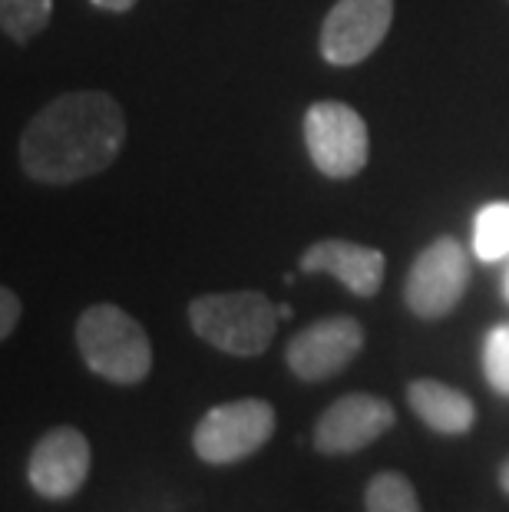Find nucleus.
<instances>
[{
    "mask_svg": "<svg viewBox=\"0 0 509 512\" xmlns=\"http://www.w3.org/2000/svg\"><path fill=\"white\" fill-rule=\"evenodd\" d=\"M123 143L126 116L110 93H67L27 123L20 136V166L37 182L70 185L113 166Z\"/></svg>",
    "mask_w": 509,
    "mask_h": 512,
    "instance_id": "obj_1",
    "label": "nucleus"
},
{
    "mask_svg": "<svg viewBox=\"0 0 509 512\" xmlns=\"http://www.w3.org/2000/svg\"><path fill=\"white\" fill-rule=\"evenodd\" d=\"M278 308L262 291H215L189 304V324L205 344L235 357L268 351L278 331Z\"/></svg>",
    "mask_w": 509,
    "mask_h": 512,
    "instance_id": "obj_2",
    "label": "nucleus"
},
{
    "mask_svg": "<svg viewBox=\"0 0 509 512\" xmlns=\"http://www.w3.org/2000/svg\"><path fill=\"white\" fill-rule=\"evenodd\" d=\"M77 347L86 367L113 384H139L153 370V344L133 314L93 304L77 321Z\"/></svg>",
    "mask_w": 509,
    "mask_h": 512,
    "instance_id": "obj_3",
    "label": "nucleus"
},
{
    "mask_svg": "<svg viewBox=\"0 0 509 512\" xmlns=\"http://www.w3.org/2000/svg\"><path fill=\"white\" fill-rule=\"evenodd\" d=\"M275 433V410L262 397L212 407L192 433V450L212 466H229L258 453Z\"/></svg>",
    "mask_w": 509,
    "mask_h": 512,
    "instance_id": "obj_4",
    "label": "nucleus"
},
{
    "mask_svg": "<svg viewBox=\"0 0 509 512\" xmlns=\"http://www.w3.org/2000/svg\"><path fill=\"white\" fill-rule=\"evenodd\" d=\"M305 143L311 162L328 179H351L367 166V123L348 103L321 100L305 116Z\"/></svg>",
    "mask_w": 509,
    "mask_h": 512,
    "instance_id": "obj_5",
    "label": "nucleus"
},
{
    "mask_svg": "<svg viewBox=\"0 0 509 512\" xmlns=\"http://www.w3.org/2000/svg\"><path fill=\"white\" fill-rule=\"evenodd\" d=\"M470 281V261L457 238H437L417 255L407 275L404 301L424 321L447 318L457 308Z\"/></svg>",
    "mask_w": 509,
    "mask_h": 512,
    "instance_id": "obj_6",
    "label": "nucleus"
},
{
    "mask_svg": "<svg viewBox=\"0 0 509 512\" xmlns=\"http://www.w3.org/2000/svg\"><path fill=\"white\" fill-rule=\"evenodd\" d=\"M394 20V0H338L321 27V57L354 67L381 47Z\"/></svg>",
    "mask_w": 509,
    "mask_h": 512,
    "instance_id": "obj_7",
    "label": "nucleus"
},
{
    "mask_svg": "<svg viewBox=\"0 0 509 512\" xmlns=\"http://www.w3.org/2000/svg\"><path fill=\"white\" fill-rule=\"evenodd\" d=\"M394 407L374 394H344L314 423V450L324 456H348L381 440L394 427Z\"/></svg>",
    "mask_w": 509,
    "mask_h": 512,
    "instance_id": "obj_8",
    "label": "nucleus"
},
{
    "mask_svg": "<svg viewBox=\"0 0 509 512\" xmlns=\"http://www.w3.org/2000/svg\"><path fill=\"white\" fill-rule=\"evenodd\" d=\"M361 347H364V328L354 318H348V314H338V318L314 321L311 328L291 337L285 361L298 380L318 384V380L341 374L361 354Z\"/></svg>",
    "mask_w": 509,
    "mask_h": 512,
    "instance_id": "obj_9",
    "label": "nucleus"
},
{
    "mask_svg": "<svg viewBox=\"0 0 509 512\" xmlns=\"http://www.w3.org/2000/svg\"><path fill=\"white\" fill-rule=\"evenodd\" d=\"M90 473V443L77 427H57L30 453L27 479L43 499H67L86 483Z\"/></svg>",
    "mask_w": 509,
    "mask_h": 512,
    "instance_id": "obj_10",
    "label": "nucleus"
},
{
    "mask_svg": "<svg viewBox=\"0 0 509 512\" xmlns=\"http://www.w3.org/2000/svg\"><path fill=\"white\" fill-rule=\"evenodd\" d=\"M387 258L377 248L344 242V238H328V242L311 245L301 255V271H328L357 298H374L384 281Z\"/></svg>",
    "mask_w": 509,
    "mask_h": 512,
    "instance_id": "obj_11",
    "label": "nucleus"
},
{
    "mask_svg": "<svg viewBox=\"0 0 509 512\" xmlns=\"http://www.w3.org/2000/svg\"><path fill=\"white\" fill-rule=\"evenodd\" d=\"M407 400L430 430L447 433V437H460V433L473 430L476 407H473V400L467 394H460L457 387L424 377L407 387Z\"/></svg>",
    "mask_w": 509,
    "mask_h": 512,
    "instance_id": "obj_12",
    "label": "nucleus"
},
{
    "mask_svg": "<svg viewBox=\"0 0 509 512\" xmlns=\"http://www.w3.org/2000/svg\"><path fill=\"white\" fill-rule=\"evenodd\" d=\"M364 509L367 512H424V509H420L414 483H410V479L404 473H397V470L377 473L371 483H367Z\"/></svg>",
    "mask_w": 509,
    "mask_h": 512,
    "instance_id": "obj_13",
    "label": "nucleus"
},
{
    "mask_svg": "<svg viewBox=\"0 0 509 512\" xmlns=\"http://www.w3.org/2000/svg\"><path fill=\"white\" fill-rule=\"evenodd\" d=\"M473 252L480 261L509 255V202H490L480 209L473 222Z\"/></svg>",
    "mask_w": 509,
    "mask_h": 512,
    "instance_id": "obj_14",
    "label": "nucleus"
},
{
    "mask_svg": "<svg viewBox=\"0 0 509 512\" xmlns=\"http://www.w3.org/2000/svg\"><path fill=\"white\" fill-rule=\"evenodd\" d=\"M53 14V0H0V24L17 43H30L43 34Z\"/></svg>",
    "mask_w": 509,
    "mask_h": 512,
    "instance_id": "obj_15",
    "label": "nucleus"
},
{
    "mask_svg": "<svg viewBox=\"0 0 509 512\" xmlns=\"http://www.w3.org/2000/svg\"><path fill=\"white\" fill-rule=\"evenodd\" d=\"M483 374L500 397H509V324H496L483 341Z\"/></svg>",
    "mask_w": 509,
    "mask_h": 512,
    "instance_id": "obj_16",
    "label": "nucleus"
},
{
    "mask_svg": "<svg viewBox=\"0 0 509 512\" xmlns=\"http://www.w3.org/2000/svg\"><path fill=\"white\" fill-rule=\"evenodd\" d=\"M17 321H20V301H17L14 291L4 288V291H0V337L14 334Z\"/></svg>",
    "mask_w": 509,
    "mask_h": 512,
    "instance_id": "obj_17",
    "label": "nucleus"
},
{
    "mask_svg": "<svg viewBox=\"0 0 509 512\" xmlns=\"http://www.w3.org/2000/svg\"><path fill=\"white\" fill-rule=\"evenodd\" d=\"M93 4L103 7V10H116V14H123V10L136 7V0H93Z\"/></svg>",
    "mask_w": 509,
    "mask_h": 512,
    "instance_id": "obj_18",
    "label": "nucleus"
},
{
    "mask_svg": "<svg viewBox=\"0 0 509 512\" xmlns=\"http://www.w3.org/2000/svg\"><path fill=\"white\" fill-rule=\"evenodd\" d=\"M500 486H503V493L509 496V460L500 466Z\"/></svg>",
    "mask_w": 509,
    "mask_h": 512,
    "instance_id": "obj_19",
    "label": "nucleus"
},
{
    "mask_svg": "<svg viewBox=\"0 0 509 512\" xmlns=\"http://www.w3.org/2000/svg\"><path fill=\"white\" fill-rule=\"evenodd\" d=\"M503 294H506V301H509V275H506V285H503Z\"/></svg>",
    "mask_w": 509,
    "mask_h": 512,
    "instance_id": "obj_20",
    "label": "nucleus"
}]
</instances>
